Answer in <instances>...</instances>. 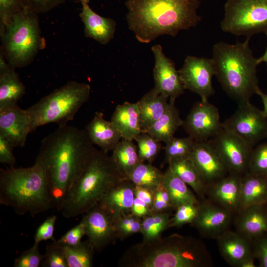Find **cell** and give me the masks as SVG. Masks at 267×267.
<instances>
[{"instance_id":"9f6ffc18","label":"cell","mask_w":267,"mask_h":267,"mask_svg":"<svg viewBox=\"0 0 267 267\" xmlns=\"http://www.w3.org/2000/svg\"><path fill=\"white\" fill-rule=\"evenodd\" d=\"M79 1H84L89 3L90 1V0H79Z\"/></svg>"},{"instance_id":"681fc988","label":"cell","mask_w":267,"mask_h":267,"mask_svg":"<svg viewBox=\"0 0 267 267\" xmlns=\"http://www.w3.org/2000/svg\"><path fill=\"white\" fill-rule=\"evenodd\" d=\"M134 195L135 197L145 202L151 210L154 200V194L152 191L146 188L135 185Z\"/></svg>"},{"instance_id":"1f68e13d","label":"cell","mask_w":267,"mask_h":267,"mask_svg":"<svg viewBox=\"0 0 267 267\" xmlns=\"http://www.w3.org/2000/svg\"><path fill=\"white\" fill-rule=\"evenodd\" d=\"M111 158L119 171L127 178L140 162L137 146L132 140L122 139L112 151Z\"/></svg>"},{"instance_id":"5bb4252c","label":"cell","mask_w":267,"mask_h":267,"mask_svg":"<svg viewBox=\"0 0 267 267\" xmlns=\"http://www.w3.org/2000/svg\"><path fill=\"white\" fill-rule=\"evenodd\" d=\"M222 126L218 108L208 101L197 102L183 121L182 126L195 141H208Z\"/></svg>"},{"instance_id":"3957f363","label":"cell","mask_w":267,"mask_h":267,"mask_svg":"<svg viewBox=\"0 0 267 267\" xmlns=\"http://www.w3.org/2000/svg\"><path fill=\"white\" fill-rule=\"evenodd\" d=\"M118 265L122 267H210L213 264L201 241L174 234L132 245L124 252Z\"/></svg>"},{"instance_id":"52a82bcc","label":"cell","mask_w":267,"mask_h":267,"mask_svg":"<svg viewBox=\"0 0 267 267\" xmlns=\"http://www.w3.org/2000/svg\"><path fill=\"white\" fill-rule=\"evenodd\" d=\"M0 51L14 68L24 67L34 60L45 45L41 37L38 14L27 8L15 15L11 22L0 30Z\"/></svg>"},{"instance_id":"603a6c76","label":"cell","mask_w":267,"mask_h":267,"mask_svg":"<svg viewBox=\"0 0 267 267\" xmlns=\"http://www.w3.org/2000/svg\"><path fill=\"white\" fill-rule=\"evenodd\" d=\"M15 69L0 51V110L18 104L26 92L25 86Z\"/></svg>"},{"instance_id":"6da1fadb","label":"cell","mask_w":267,"mask_h":267,"mask_svg":"<svg viewBox=\"0 0 267 267\" xmlns=\"http://www.w3.org/2000/svg\"><path fill=\"white\" fill-rule=\"evenodd\" d=\"M93 145L85 129L67 125L58 127L42 140L36 160L45 170L52 208L60 211Z\"/></svg>"},{"instance_id":"816d5d0a","label":"cell","mask_w":267,"mask_h":267,"mask_svg":"<svg viewBox=\"0 0 267 267\" xmlns=\"http://www.w3.org/2000/svg\"><path fill=\"white\" fill-rule=\"evenodd\" d=\"M154 200L151 208L152 212H171L174 210L172 206L164 201L156 192H154Z\"/></svg>"},{"instance_id":"b9f144b4","label":"cell","mask_w":267,"mask_h":267,"mask_svg":"<svg viewBox=\"0 0 267 267\" xmlns=\"http://www.w3.org/2000/svg\"><path fill=\"white\" fill-rule=\"evenodd\" d=\"M27 8L30 7L25 0H0V30L11 22L15 15Z\"/></svg>"},{"instance_id":"f1b7e54d","label":"cell","mask_w":267,"mask_h":267,"mask_svg":"<svg viewBox=\"0 0 267 267\" xmlns=\"http://www.w3.org/2000/svg\"><path fill=\"white\" fill-rule=\"evenodd\" d=\"M174 102L175 101L169 100L164 113L144 132L165 144L174 137L176 131L183 123Z\"/></svg>"},{"instance_id":"44dd1931","label":"cell","mask_w":267,"mask_h":267,"mask_svg":"<svg viewBox=\"0 0 267 267\" xmlns=\"http://www.w3.org/2000/svg\"><path fill=\"white\" fill-rule=\"evenodd\" d=\"M216 240L222 258L231 266L239 267L245 259L254 257L252 242L236 231H225Z\"/></svg>"},{"instance_id":"484cf974","label":"cell","mask_w":267,"mask_h":267,"mask_svg":"<svg viewBox=\"0 0 267 267\" xmlns=\"http://www.w3.org/2000/svg\"><path fill=\"white\" fill-rule=\"evenodd\" d=\"M85 130L92 144L107 153L112 151L122 138L111 122L104 119L102 112H96Z\"/></svg>"},{"instance_id":"7c38bea8","label":"cell","mask_w":267,"mask_h":267,"mask_svg":"<svg viewBox=\"0 0 267 267\" xmlns=\"http://www.w3.org/2000/svg\"><path fill=\"white\" fill-rule=\"evenodd\" d=\"M178 72L184 89L198 94L201 101H208L214 93L212 78L215 70L211 58L188 55Z\"/></svg>"},{"instance_id":"f546056e","label":"cell","mask_w":267,"mask_h":267,"mask_svg":"<svg viewBox=\"0 0 267 267\" xmlns=\"http://www.w3.org/2000/svg\"><path fill=\"white\" fill-rule=\"evenodd\" d=\"M168 164L174 173L192 188L199 200L206 198V185L190 156L172 160Z\"/></svg>"},{"instance_id":"ffe728a7","label":"cell","mask_w":267,"mask_h":267,"mask_svg":"<svg viewBox=\"0 0 267 267\" xmlns=\"http://www.w3.org/2000/svg\"><path fill=\"white\" fill-rule=\"evenodd\" d=\"M235 231L252 242L267 234V204L253 205L234 216Z\"/></svg>"},{"instance_id":"c3c4849f","label":"cell","mask_w":267,"mask_h":267,"mask_svg":"<svg viewBox=\"0 0 267 267\" xmlns=\"http://www.w3.org/2000/svg\"><path fill=\"white\" fill-rule=\"evenodd\" d=\"M14 147L4 138L0 136V162L14 166L16 158L13 153Z\"/></svg>"},{"instance_id":"30bf717a","label":"cell","mask_w":267,"mask_h":267,"mask_svg":"<svg viewBox=\"0 0 267 267\" xmlns=\"http://www.w3.org/2000/svg\"><path fill=\"white\" fill-rule=\"evenodd\" d=\"M208 141L229 173L243 176L248 172L253 146L228 130L222 124L217 133Z\"/></svg>"},{"instance_id":"f35d334b","label":"cell","mask_w":267,"mask_h":267,"mask_svg":"<svg viewBox=\"0 0 267 267\" xmlns=\"http://www.w3.org/2000/svg\"><path fill=\"white\" fill-rule=\"evenodd\" d=\"M41 265L44 267H68L63 246L57 241L47 245Z\"/></svg>"},{"instance_id":"f6af8a7d","label":"cell","mask_w":267,"mask_h":267,"mask_svg":"<svg viewBox=\"0 0 267 267\" xmlns=\"http://www.w3.org/2000/svg\"><path fill=\"white\" fill-rule=\"evenodd\" d=\"M85 235V227L81 221L78 225L67 231L57 242L64 246H74L79 244Z\"/></svg>"},{"instance_id":"7dc6e473","label":"cell","mask_w":267,"mask_h":267,"mask_svg":"<svg viewBox=\"0 0 267 267\" xmlns=\"http://www.w3.org/2000/svg\"><path fill=\"white\" fill-rule=\"evenodd\" d=\"M28 6L38 14L45 13L65 3L67 0H25Z\"/></svg>"},{"instance_id":"8d00e7d4","label":"cell","mask_w":267,"mask_h":267,"mask_svg":"<svg viewBox=\"0 0 267 267\" xmlns=\"http://www.w3.org/2000/svg\"><path fill=\"white\" fill-rule=\"evenodd\" d=\"M142 219L131 213L116 218L115 230L117 239L123 240L131 235L140 233Z\"/></svg>"},{"instance_id":"ba28073f","label":"cell","mask_w":267,"mask_h":267,"mask_svg":"<svg viewBox=\"0 0 267 267\" xmlns=\"http://www.w3.org/2000/svg\"><path fill=\"white\" fill-rule=\"evenodd\" d=\"M89 85L75 81L68 82L26 109L31 122V132L49 123L58 127L67 125L88 100Z\"/></svg>"},{"instance_id":"4fadbf2b","label":"cell","mask_w":267,"mask_h":267,"mask_svg":"<svg viewBox=\"0 0 267 267\" xmlns=\"http://www.w3.org/2000/svg\"><path fill=\"white\" fill-rule=\"evenodd\" d=\"M81 220L88 240L95 251H101L117 239L116 219L99 204L83 214Z\"/></svg>"},{"instance_id":"d6986e66","label":"cell","mask_w":267,"mask_h":267,"mask_svg":"<svg viewBox=\"0 0 267 267\" xmlns=\"http://www.w3.org/2000/svg\"><path fill=\"white\" fill-rule=\"evenodd\" d=\"M242 176L229 173L207 186L206 198L236 215L240 211Z\"/></svg>"},{"instance_id":"4dcf8cb0","label":"cell","mask_w":267,"mask_h":267,"mask_svg":"<svg viewBox=\"0 0 267 267\" xmlns=\"http://www.w3.org/2000/svg\"><path fill=\"white\" fill-rule=\"evenodd\" d=\"M163 185L167 190L174 210L185 203L198 204L200 200L185 183L168 166L164 173Z\"/></svg>"},{"instance_id":"83f0119b","label":"cell","mask_w":267,"mask_h":267,"mask_svg":"<svg viewBox=\"0 0 267 267\" xmlns=\"http://www.w3.org/2000/svg\"><path fill=\"white\" fill-rule=\"evenodd\" d=\"M168 100L153 88L137 102L142 132H145L164 113L168 106Z\"/></svg>"},{"instance_id":"836d02e7","label":"cell","mask_w":267,"mask_h":267,"mask_svg":"<svg viewBox=\"0 0 267 267\" xmlns=\"http://www.w3.org/2000/svg\"><path fill=\"white\" fill-rule=\"evenodd\" d=\"M171 212H151L142 219L140 233L142 241H149L160 236L170 227Z\"/></svg>"},{"instance_id":"d590c367","label":"cell","mask_w":267,"mask_h":267,"mask_svg":"<svg viewBox=\"0 0 267 267\" xmlns=\"http://www.w3.org/2000/svg\"><path fill=\"white\" fill-rule=\"evenodd\" d=\"M195 142L189 136L183 138L173 137L166 143L165 163H169L170 161L175 159L189 157Z\"/></svg>"},{"instance_id":"bcb514c9","label":"cell","mask_w":267,"mask_h":267,"mask_svg":"<svg viewBox=\"0 0 267 267\" xmlns=\"http://www.w3.org/2000/svg\"><path fill=\"white\" fill-rule=\"evenodd\" d=\"M253 253L259 262V267H267V234L252 241Z\"/></svg>"},{"instance_id":"e0dca14e","label":"cell","mask_w":267,"mask_h":267,"mask_svg":"<svg viewBox=\"0 0 267 267\" xmlns=\"http://www.w3.org/2000/svg\"><path fill=\"white\" fill-rule=\"evenodd\" d=\"M190 157L206 186L220 180L229 173L209 141H195Z\"/></svg>"},{"instance_id":"9c48e42d","label":"cell","mask_w":267,"mask_h":267,"mask_svg":"<svg viewBox=\"0 0 267 267\" xmlns=\"http://www.w3.org/2000/svg\"><path fill=\"white\" fill-rule=\"evenodd\" d=\"M222 30L235 36L250 38L267 32V0H227Z\"/></svg>"},{"instance_id":"d6a6232c","label":"cell","mask_w":267,"mask_h":267,"mask_svg":"<svg viewBox=\"0 0 267 267\" xmlns=\"http://www.w3.org/2000/svg\"><path fill=\"white\" fill-rule=\"evenodd\" d=\"M164 173L152 163H139L127 178L135 185L146 188L153 193L163 184Z\"/></svg>"},{"instance_id":"8992f818","label":"cell","mask_w":267,"mask_h":267,"mask_svg":"<svg viewBox=\"0 0 267 267\" xmlns=\"http://www.w3.org/2000/svg\"><path fill=\"white\" fill-rule=\"evenodd\" d=\"M0 203L19 215H34L52 208L45 170L35 160L31 167L0 170Z\"/></svg>"},{"instance_id":"60d3db41","label":"cell","mask_w":267,"mask_h":267,"mask_svg":"<svg viewBox=\"0 0 267 267\" xmlns=\"http://www.w3.org/2000/svg\"><path fill=\"white\" fill-rule=\"evenodd\" d=\"M199 205V203H185L178 206L175 209L174 216L171 218L170 227L179 228L186 224H191L197 216Z\"/></svg>"},{"instance_id":"db71d44e","label":"cell","mask_w":267,"mask_h":267,"mask_svg":"<svg viewBox=\"0 0 267 267\" xmlns=\"http://www.w3.org/2000/svg\"><path fill=\"white\" fill-rule=\"evenodd\" d=\"M254 257L248 258L243 262L239 266V267H256V266L254 263Z\"/></svg>"},{"instance_id":"e575fe53","label":"cell","mask_w":267,"mask_h":267,"mask_svg":"<svg viewBox=\"0 0 267 267\" xmlns=\"http://www.w3.org/2000/svg\"><path fill=\"white\" fill-rule=\"evenodd\" d=\"M62 246L68 267L93 266L95 250L88 240L74 246Z\"/></svg>"},{"instance_id":"ac0fdd59","label":"cell","mask_w":267,"mask_h":267,"mask_svg":"<svg viewBox=\"0 0 267 267\" xmlns=\"http://www.w3.org/2000/svg\"><path fill=\"white\" fill-rule=\"evenodd\" d=\"M31 132L30 118L26 109L17 104L0 110V136L14 147H23Z\"/></svg>"},{"instance_id":"cb8c5ba5","label":"cell","mask_w":267,"mask_h":267,"mask_svg":"<svg viewBox=\"0 0 267 267\" xmlns=\"http://www.w3.org/2000/svg\"><path fill=\"white\" fill-rule=\"evenodd\" d=\"M135 184L126 178L110 189L98 203L115 218L131 213Z\"/></svg>"},{"instance_id":"f5cc1de1","label":"cell","mask_w":267,"mask_h":267,"mask_svg":"<svg viewBox=\"0 0 267 267\" xmlns=\"http://www.w3.org/2000/svg\"><path fill=\"white\" fill-rule=\"evenodd\" d=\"M256 94L258 95L261 98L263 104V110H262L265 116L267 117V94L264 93L259 89L256 92Z\"/></svg>"},{"instance_id":"5b68a950","label":"cell","mask_w":267,"mask_h":267,"mask_svg":"<svg viewBox=\"0 0 267 267\" xmlns=\"http://www.w3.org/2000/svg\"><path fill=\"white\" fill-rule=\"evenodd\" d=\"M250 38L230 44H215L212 57L215 75L226 93L237 103L250 102L260 89L257 75L259 65L249 46Z\"/></svg>"},{"instance_id":"277c9868","label":"cell","mask_w":267,"mask_h":267,"mask_svg":"<svg viewBox=\"0 0 267 267\" xmlns=\"http://www.w3.org/2000/svg\"><path fill=\"white\" fill-rule=\"evenodd\" d=\"M127 178L108 153L93 146L82 172L71 185L60 211L67 218L84 214L115 185Z\"/></svg>"},{"instance_id":"9a60e30c","label":"cell","mask_w":267,"mask_h":267,"mask_svg":"<svg viewBox=\"0 0 267 267\" xmlns=\"http://www.w3.org/2000/svg\"><path fill=\"white\" fill-rule=\"evenodd\" d=\"M199 200L198 213L191 224L202 236L216 239L230 229L235 215L206 198Z\"/></svg>"},{"instance_id":"4316f807","label":"cell","mask_w":267,"mask_h":267,"mask_svg":"<svg viewBox=\"0 0 267 267\" xmlns=\"http://www.w3.org/2000/svg\"><path fill=\"white\" fill-rule=\"evenodd\" d=\"M259 204H267V176L247 172L241 178L240 210Z\"/></svg>"},{"instance_id":"7bdbcfd3","label":"cell","mask_w":267,"mask_h":267,"mask_svg":"<svg viewBox=\"0 0 267 267\" xmlns=\"http://www.w3.org/2000/svg\"><path fill=\"white\" fill-rule=\"evenodd\" d=\"M43 255L39 251V244L34 243L30 248L25 250L14 260V267H38L41 265Z\"/></svg>"},{"instance_id":"74e56055","label":"cell","mask_w":267,"mask_h":267,"mask_svg":"<svg viewBox=\"0 0 267 267\" xmlns=\"http://www.w3.org/2000/svg\"><path fill=\"white\" fill-rule=\"evenodd\" d=\"M135 140L137 143L138 156L140 161L152 163L161 150V142L144 132H142Z\"/></svg>"},{"instance_id":"11a10c76","label":"cell","mask_w":267,"mask_h":267,"mask_svg":"<svg viewBox=\"0 0 267 267\" xmlns=\"http://www.w3.org/2000/svg\"><path fill=\"white\" fill-rule=\"evenodd\" d=\"M265 34L267 37V32H266ZM257 62L258 64H260V63L263 62L265 63L267 66V46L264 53L261 57L257 58Z\"/></svg>"},{"instance_id":"f907efd6","label":"cell","mask_w":267,"mask_h":267,"mask_svg":"<svg viewBox=\"0 0 267 267\" xmlns=\"http://www.w3.org/2000/svg\"><path fill=\"white\" fill-rule=\"evenodd\" d=\"M152 212L150 207L137 197H135L131 209V213L143 218Z\"/></svg>"},{"instance_id":"2e32d148","label":"cell","mask_w":267,"mask_h":267,"mask_svg":"<svg viewBox=\"0 0 267 267\" xmlns=\"http://www.w3.org/2000/svg\"><path fill=\"white\" fill-rule=\"evenodd\" d=\"M151 50L155 58L154 89L168 97L169 100L175 101L176 98L183 94L185 89L175 63L164 54L160 44L153 45Z\"/></svg>"},{"instance_id":"7402d4cb","label":"cell","mask_w":267,"mask_h":267,"mask_svg":"<svg viewBox=\"0 0 267 267\" xmlns=\"http://www.w3.org/2000/svg\"><path fill=\"white\" fill-rule=\"evenodd\" d=\"M80 1L82 5L80 17L84 25L85 36L103 44L109 43L114 37L116 21L98 15L89 7L88 3Z\"/></svg>"},{"instance_id":"8fae6325","label":"cell","mask_w":267,"mask_h":267,"mask_svg":"<svg viewBox=\"0 0 267 267\" xmlns=\"http://www.w3.org/2000/svg\"><path fill=\"white\" fill-rule=\"evenodd\" d=\"M222 124L252 146L267 139V117L250 102L239 104L235 112Z\"/></svg>"},{"instance_id":"ee69618b","label":"cell","mask_w":267,"mask_h":267,"mask_svg":"<svg viewBox=\"0 0 267 267\" xmlns=\"http://www.w3.org/2000/svg\"><path fill=\"white\" fill-rule=\"evenodd\" d=\"M56 220L55 215L48 217L38 227L34 235V243L39 244L42 241L48 240L55 241L53 235Z\"/></svg>"},{"instance_id":"ab89813d","label":"cell","mask_w":267,"mask_h":267,"mask_svg":"<svg viewBox=\"0 0 267 267\" xmlns=\"http://www.w3.org/2000/svg\"><path fill=\"white\" fill-rule=\"evenodd\" d=\"M247 172L267 176V141L253 148Z\"/></svg>"},{"instance_id":"7a4b0ae2","label":"cell","mask_w":267,"mask_h":267,"mask_svg":"<svg viewBox=\"0 0 267 267\" xmlns=\"http://www.w3.org/2000/svg\"><path fill=\"white\" fill-rule=\"evenodd\" d=\"M200 3V0H127L128 26L141 43L163 35L175 37L198 24Z\"/></svg>"},{"instance_id":"d4e9b609","label":"cell","mask_w":267,"mask_h":267,"mask_svg":"<svg viewBox=\"0 0 267 267\" xmlns=\"http://www.w3.org/2000/svg\"><path fill=\"white\" fill-rule=\"evenodd\" d=\"M110 121L122 139L133 141L142 133L138 104L125 102L117 105Z\"/></svg>"}]
</instances>
